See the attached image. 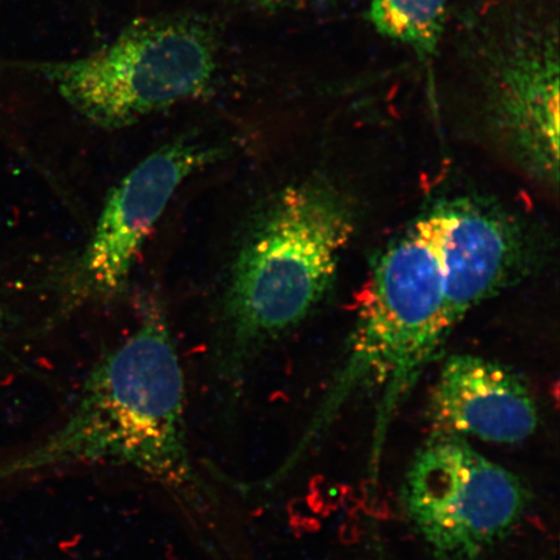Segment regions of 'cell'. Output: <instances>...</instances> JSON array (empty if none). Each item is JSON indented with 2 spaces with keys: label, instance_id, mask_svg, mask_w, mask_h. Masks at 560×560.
I'll return each mask as SVG.
<instances>
[{
  "label": "cell",
  "instance_id": "6da1fadb",
  "mask_svg": "<svg viewBox=\"0 0 560 560\" xmlns=\"http://www.w3.org/2000/svg\"><path fill=\"white\" fill-rule=\"evenodd\" d=\"M186 381L164 307L152 303L128 340L91 369L72 415L10 472L66 465L135 468L188 515L209 520L215 495L187 443Z\"/></svg>",
  "mask_w": 560,
  "mask_h": 560
},
{
  "label": "cell",
  "instance_id": "7a4b0ae2",
  "mask_svg": "<svg viewBox=\"0 0 560 560\" xmlns=\"http://www.w3.org/2000/svg\"><path fill=\"white\" fill-rule=\"evenodd\" d=\"M355 230L352 202L307 178L264 200L245 223L219 315L217 365L240 385L252 360L317 311Z\"/></svg>",
  "mask_w": 560,
  "mask_h": 560
},
{
  "label": "cell",
  "instance_id": "3957f363",
  "mask_svg": "<svg viewBox=\"0 0 560 560\" xmlns=\"http://www.w3.org/2000/svg\"><path fill=\"white\" fill-rule=\"evenodd\" d=\"M557 0H464L453 20L455 107L530 178L559 182Z\"/></svg>",
  "mask_w": 560,
  "mask_h": 560
},
{
  "label": "cell",
  "instance_id": "277c9868",
  "mask_svg": "<svg viewBox=\"0 0 560 560\" xmlns=\"http://www.w3.org/2000/svg\"><path fill=\"white\" fill-rule=\"evenodd\" d=\"M450 335L436 250L419 215L376 257L345 363L282 474L295 466L350 397L375 388L382 394L369 460L375 482L392 419L425 368L443 353Z\"/></svg>",
  "mask_w": 560,
  "mask_h": 560
},
{
  "label": "cell",
  "instance_id": "5b68a950",
  "mask_svg": "<svg viewBox=\"0 0 560 560\" xmlns=\"http://www.w3.org/2000/svg\"><path fill=\"white\" fill-rule=\"evenodd\" d=\"M217 51L207 21L170 15L137 21L79 59L5 66L51 83L91 125L120 130L201 94L215 74Z\"/></svg>",
  "mask_w": 560,
  "mask_h": 560
},
{
  "label": "cell",
  "instance_id": "8992f818",
  "mask_svg": "<svg viewBox=\"0 0 560 560\" xmlns=\"http://www.w3.org/2000/svg\"><path fill=\"white\" fill-rule=\"evenodd\" d=\"M528 501L520 476L445 432L419 447L402 487L406 516L439 560H481L520 524Z\"/></svg>",
  "mask_w": 560,
  "mask_h": 560
},
{
  "label": "cell",
  "instance_id": "52a82bcc",
  "mask_svg": "<svg viewBox=\"0 0 560 560\" xmlns=\"http://www.w3.org/2000/svg\"><path fill=\"white\" fill-rule=\"evenodd\" d=\"M229 153L225 143L199 131L186 132L126 174L105 198L85 247L62 264L55 278L60 313L108 304L124 295L140 250L173 195L194 174Z\"/></svg>",
  "mask_w": 560,
  "mask_h": 560
},
{
  "label": "cell",
  "instance_id": "ba28073f",
  "mask_svg": "<svg viewBox=\"0 0 560 560\" xmlns=\"http://www.w3.org/2000/svg\"><path fill=\"white\" fill-rule=\"evenodd\" d=\"M436 250L447 331L529 270L530 244L520 220L476 195L439 199L420 214Z\"/></svg>",
  "mask_w": 560,
  "mask_h": 560
},
{
  "label": "cell",
  "instance_id": "9c48e42d",
  "mask_svg": "<svg viewBox=\"0 0 560 560\" xmlns=\"http://www.w3.org/2000/svg\"><path fill=\"white\" fill-rule=\"evenodd\" d=\"M427 416L432 432L513 445L537 430L534 395L520 375L474 354L450 357L440 370Z\"/></svg>",
  "mask_w": 560,
  "mask_h": 560
},
{
  "label": "cell",
  "instance_id": "30bf717a",
  "mask_svg": "<svg viewBox=\"0 0 560 560\" xmlns=\"http://www.w3.org/2000/svg\"><path fill=\"white\" fill-rule=\"evenodd\" d=\"M450 0H371L366 20L377 34L415 51L427 68L443 44Z\"/></svg>",
  "mask_w": 560,
  "mask_h": 560
},
{
  "label": "cell",
  "instance_id": "8fae6325",
  "mask_svg": "<svg viewBox=\"0 0 560 560\" xmlns=\"http://www.w3.org/2000/svg\"><path fill=\"white\" fill-rule=\"evenodd\" d=\"M228 3L247 7V9L262 11H280L289 9H298L314 2V0H226Z\"/></svg>",
  "mask_w": 560,
  "mask_h": 560
},
{
  "label": "cell",
  "instance_id": "7c38bea8",
  "mask_svg": "<svg viewBox=\"0 0 560 560\" xmlns=\"http://www.w3.org/2000/svg\"><path fill=\"white\" fill-rule=\"evenodd\" d=\"M3 320H4V314L2 311H0V328H2Z\"/></svg>",
  "mask_w": 560,
  "mask_h": 560
}]
</instances>
